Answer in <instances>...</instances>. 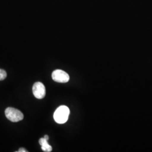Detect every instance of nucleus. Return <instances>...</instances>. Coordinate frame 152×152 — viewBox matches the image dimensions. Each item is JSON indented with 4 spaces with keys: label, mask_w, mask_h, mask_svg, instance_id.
<instances>
[{
    "label": "nucleus",
    "mask_w": 152,
    "mask_h": 152,
    "mask_svg": "<svg viewBox=\"0 0 152 152\" xmlns=\"http://www.w3.org/2000/svg\"><path fill=\"white\" fill-rule=\"evenodd\" d=\"M69 113V109L66 106H60L56 109L54 114V118L55 122L59 124H64L68 120Z\"/></svg>",
    "instance_id": "obj_1"
},
{
    "label": "nucleus",
    "mask_w": 152,
    "mask_h": 152,
    "mask_svg": "<svg viewBox=\"0 0 152 152\" xmlns=\"http://www.w3.org/2000/svg\"><path fill=\"white\" fill-rule=\"evenodd\" d=\"M5 115L8 120L13 122H17L22 121L24 118L23 114L19 110L11 107L6 108Z\"/></svg>",
    "instance_id": "obj_2"
},
{
    "label": "nucleus",
    "mask_w": 152,
    "mask_h": 152,
    "mask_svg": "<svg viewBox=\"0 0 152 152\" xmlns=\"http://www.w3.org/2000/svg\"><path fill=\"white\" fill-rule=\"evenodd\" d=\"M32 91L35 98L38 99H43L46 95L45 87L44 84L40 82H37L33 85Z\"/></svg>",
    "instance_id": "obj_3"
},
{
    "label": "nucleus",
    "mask_w": 152,
    "mask_h": 152,
    "mask_svg": "<svg viewBox=\"0 0 152 152\" xmlns=\"http://www.w3.org/2000/svg\"><path fill=\"white\" fill-rule=\"evenodd\" d=\"M52 78L55 82L59 83H66L69 81V76L64 71L57 69L52 73Z\"/></svg>",
    "instance_id": "obj_4"
},
{
    "label": "nucleus",
    "mask_w": 152,
    "mask_h": 152,
    "mask_svg": "<svg viewBox=\"0 0 152 152\" xmlns=\"http://www.w3.org/2000/svg\"><path fill=\"white\" fill-rule=\"evenodd\" d=\"M46 139L45 138H41L39 140V143L41 145L42 150L45 152H50L52 151V147L50 145Z\"/></svg>",
    "instance_id": "obj_5"
},
{
    "label": "nucleus",
    "mask_w": 152,
    "mask_h": 152,
    "mask_svg": "<svg viewBox=\"0 0 152 152\" xmlns=\"http://www.w3.org/2000/svg\"><path fill=\"white\" fill-rule=\"evenodd\" d=\"M7 76V73L5 71L0 69V81L5 80Z\"/></svg>",
    "instance_id": "obj_6"
},
{
    "label": "nucleus",
    "mask_w": 152,
    "mask_h": 152,
    "mask_svg": "<svg viewBox=\"0 0 152 152\" xmlns=\"http://www.w3.org/2000/svg\"><path fill=\"white\" fill-rule=\"evenodd\" d=\"M18 152H28V151L24 148H20L18 151Z\"/></svg>",
    "instance_id": "obj_7"
},
{
    "label": "nucleus",
    "mask_w": 152,
    "mask_h": 152,
    "mask_svg": "<svg viewBox=\"0 0 152 152\" xmlns=\"http://www.w3.org/2000/svg\"><path fill=\"white\" fill-rule=\"evenodd\" d=\"M44 138H45V139H46L47 140H48L49 139V136H48V135H45V136H44Z\"/></svg>",
    "instance_id": "obj_8"
}]
</instances>
